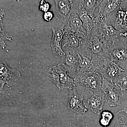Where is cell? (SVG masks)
<instances>
[{"instance_id": "1", "label": "cell", "mask_w": 127, "mask_h": 127, "mask_svg": "<svg viewBox=\"0 0 127 127\" xmlns=\"http://www.w3.org/2000/svg\"><path fill=\"white\" fill-rule=\"evenodd\" d=\"M109 46L97 24L93 30L90 36L82 41L78 53L87 57L97 56L110 58L108 52Z\"/></svg>"}, {"instance_id": "2", "label": "cell", "mask_w": 127, "mask_h": 127, "mask_svg": "<svg viewBox=\"0 0 127 127\" xmlns=\"http://www.w3.org/2000/svg\"><path fill=\"white\" fill-rule=\"evenodd\" d=\"M103 78L100 73L93 72L80 73L74 79L76 86L92 95L101 90Z\"/></svg>"}, {"instance_id": "3", "label": "cell", "mask_w": 127, "mask_h": 127, "mask_svg": "<svg viewBox=\"0 0 127 127\" xmlns=\"http://www.w3.org/2000/svg\"><path fill=\"white\" fill-rule=\"evenodd\" d=\"M79 0H73L70 14L64 23L65 33L73 34L82 39L88 38L87 34L83 27L78 12Z\"/></svg>"}, {"instance_id": "4", "label": "cell", "mask_w": 127, "mask_h": 127, "mask_svg": "<svg viewBox=\"0 0 127 127\" xmlns=\"http://www.w3.org/2000/svg\"><path fill=\"white\" fill-rule=\"evenodd\" d=\"M47 76L60 89L72 88L76 86L74 79L69 76L62 63L48 67Z\"/></svg>"}, {"instance_id": "5", "label": "cell", "mask_w": 127, "mask_h": 127, "mask_svg": "<svg viewBox=\"0 0 127 127\" xmlns=\"http://www.w3.org/2000/svg\"><path fill=\"white\" fill-rule=\"evenodd\" d=\"M111 61L119 65H127V41L126 38L120 37L112 41L108 50Z\"/></svg>"}, {"instance_id": "6", "label": "cell", "mask_w": 127, "mask_h": 127, "mask_svg": "<svg viewBox=\"0 0 127 127\" xmlns=\"http://www.w3.org/2000/svg\"><path fill=\"white\" fill-rule=\"evenodd\" d=\"M101 89L105 94L106 101L111 107L120 104L125 98V93L120 87L104 78Z\"/></svg>"}, {"instance_id": "7", "label": "cell", "mask_w": 127, "mask_h": 127, "mask_svg": "<svg viewBox=\"0 0 127 127\" xmlns=\"http://www.w3.org/2000/svg\"><path fill=\"white\" fill-rule=\"evenodd\" d=\"M21 77L20 72L17 69L9 67L4 61L0 62V90L6 84L10 87L15 84Z\"/></svg>"}, {"instance_id": "8", "label": "cell", "mask_w": 127, "mask_h": 127, "mask_svg": "<svg viewBox=\"0 0 127 127\" xmlns=\"http://www.w3.org/2000/svg\"><path fill=\"white\" fill-rule=\"evenodd\" d=\"M108 18L116 30L127 32V0H123L118 9Z\"/></svg>"}, {"instance_id": "9", "label": "cell", "mask_w": 127, "mask_h": 127, "mask_svg": "<svg viewBox=\"0 0 127 127\" xmlns=\"http://www.w3.org/2000/svg\"><path fill=\"white\" fill-rule=\"evenodd\" d=\"M61 63L68 75L73 79L80 73L79 53L65 54L62 57Z\"/></svg>"}, {"instance_id": "10", "label": "cell", "mask_w": 127, "mask_h": 127, "mask_svg": "<svg viewBox=\"0 0 127 127\" xmlns=\"http://www.w3.org/2000/svg\"><path fill=\"white\" fill-rule=\"evenodd\" d=\"M106 101L105 94L101 90L94 92L87 100H84L85 107L96 114H100Z\"/></svg>"}, {"instance_id": "11", "label": "cell", "mask_w": 127, "mask_h": 127, "mask_svg": "<svg viewBox=\"0 0 127 127\" xmlns=\"http://www.w3.org/2000/svg\"><path fill=\"white\" fill-rule=\"evenodd\" d=\"M124 69L109 58H104L100 74L103 78L113 83L114 79Z\"/></svg>"}, {"instance_id": "12", "label": "cell", "mask_w": 127, "mask_h": 127, "mask_svg": "<svg viewBox=\"0 0 127 127\" xmlns=\"http://www.w3.org/2000/svg\"><path fill=\"white\" fill-rule=\"evenodd\" d=\"M123 0H102L98 6V11L95 17L100 22L104 18L109 17L117 10Z\"/></svg>"}, {"instance_id": "13", "label": "cell", "mask_w": 127, "mask_h": 127, "mask_svg": "<svg viewBox=\"0 0 127 127\" xmlns=\"http://www.w3.org/2000/svg\"><path fill=\"white\" fill-rule=\"evenodd\" d=\"M83 97V95L78 94L75 89L70 88L68 98L69 109L76 113H85L88 110L84 106Z\"/></svg>"}, {"instance_id": "14", "label": "cell", "mask_w": 127, "mask_h": 127, "mask_svg": "<svg viewBox=\"0 0 127 127\" xmlns=\"http://www.w3.org/2000/svg\"><path fill=\"white\" fill-rule=\"evenodd\" d=\"M83 39L73 34L65 33L62 48L65 54L78 53Z\"/></svg>"}, {"instance_id": "15", "label": "cell", "mask_w": 127, "mask_h": 127, "mask_svg": "<svg viewBox=\"0 0 127 127\" xmlns=\"http://www.w3.org/2000/svg\"><path fill=\"white\" fill-rule=\"evenodd\" d=\"M53 36L51 46L53 52L55 55L62 57L65 54L63 50L62 43L65 34L64 24L57 28H52Z\"/></svg>"}, {"instance_id": "16", "label": "cell", "mask_w": 127, "mask_h": 127, "mask_svg": "<svg viewBox=\"0 0 127 127\" xmlns=\"http://www.w3.org/2000/svg\"><path fill=\"white\" fill-rule=\"evenodd\" d=\"M56 17L58 20L65 23L70 14L73 0H56Z\"/></svg>"}, {"instance_id": "17", "label": "cell", "mask_w": 127, "mask_h": 127, "mask_svg": "<svg viewBox=\"0 0 127 127\" xmlns=\"http://www.w3.org/2000/svg\"><path fill=\"white\" fill-rule=\"evenodd\" d=\"M103 35L107 41H113L120 37L122 31H118L112 25L108 17L104 18L98 24Z\"/></svg>"}, {"instance_id": "18", "label": "cell", "mask_w": 127, "mask_h": 127, "mask_svg": "<svg viewBox=\"0 0 127 127\" xmlns=\"http://www.w3.org/2000/svg\"><path fill=\"white\" fill-rule=\"evenodd\" d=\"M78 12L83 27L87 34L88 38L91 35L92 31L97 24L100 23L97 18H92L84 9L78 6Z\"/></svg>"}, {"instance_id": "19", "label": "cell", "mask_w": 127, "mask_h": 127, "mask_svg": "<svg viewBox=\"0 0 127 127\" xmlns=\"http://www.w3.org/2000/svg\"><path fill=\"white\" fill-rule=\"evenodd\" d=\"M102 0H79V6L86 12L89 15L94 18L95 10L98 7Z\"/></svg>"}, {"instance_id": "20", "label": "cell", "mask_w": 127, "mask_h": 127, "mask_svg": "<svg viewBox=\"0 0 127 127\" xmlns=\"http://www.w3.org/2000/svg\"><path fill=\"white\" fill-rule=\"evenodd\" d=\"M4 10L3 9H1L0 17V45L2 49H4L6 47L5 40L11 41L12 37L9 35L5 31L4 27L3 25L2 20L4 16Z\"/></svg>"}, {"instance_id": "21", "label": "cell", "mask_w": 127, "mask_h": 127, "mask_svg": "<svg viewBox=\"0 0 127 127\" xmlns=\"http://www.w3.org/2000/svg\"><path fill=\"white\" fill-rule=\"evenodd\" d=\"M113 83L117 85L123 91H127V70H124L113 81Z\"/></svg>"}, {"instance_id": "22", "label": "cell", "mask_w": 127, "mask_h": 127, "mask_svg": "<svg viewBox=\"0 0 127 127\" xmlns=\"http://www.w3.org/2000/svg\"><path fill=\"white\" fill-rule=\"evenodd\" d=\"M113 117V114L110 111L107 110L103 111L99 121L100 125L104 127H107Z\"/></svg>"}, {"instance_id": "23", "label": "cell", "mask_w": 127, "mask_h": 127, "mask_svg": "<svg viewBox=\"0 0 127 127\" xmlns=\"http://www.w3.org/2000/svg\"><path fill=\"white\" fill-rule=\"evenodd\" d=\"M51 7V5L49 2L45 0L41 1L40 3L39 9L40 10L44 12L48 11Z\"/></svg>"}, {"instance_id": "24", "label": "cell", "mask_w": 127, "mask_h": 127, "mask_svg": "<svg viewBox=\"0 0 127 127\" xmlns=\"http://www.w3.org/2000/svg\"><path fill=\"white\" fill-rule=\"evenodd\" d=\"M114 127H127V117L122 116L118 119Z\"/></svg>"}, {"instance_id": "25", "label": "cell", "mask_w": 127, "mask_h": 127, "mask_svg": "<svg viewBox=\"0 0 127 127\" xmlns=\"http://www.w3.org/2000/svg\"><path fill=\"white\" fill-rule=\"evenodd\" d=\"M54 17L53 12L51 11H48L45 12L43 14V18L44 20L47 22H50L52 20Z\"/></svg>"}, {"instance_id": "26", "label": "cell", "mask_w": 127, "mask_h": 127, "mask_svg": "<svg viewBox=\"0 0 127 127\" xmlns=\"http://www.w3.org/2000/svg\"><path fill=\"white\" fill-rule=\"evenodd\" d=\"M125 38H126V39H127V37H125Z\"/></svg>"}]
</instances>
